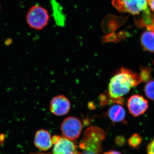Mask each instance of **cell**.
<instances>
[{
    "mask_svg": "<svg viewBox=\"0 0 154 154\" xmlns=\"http://www.w3.org/2000/svg\"><path fill=\"white\" fill-rule=\"evenodd\" d=\"M49 19V14L47 10L38 5L31 7L26 16L28 25L35 30H41L45 28Z\"/></svg>",
    "mask_w": 154,
    "mask_h": 154,
    "instance_id": "obj_3",
    "label": "cell"
},
{
    "mask_svg": "<svg viewBox=\"0 0 154 154\" xmlns=\"http://www.w3.org/2000/svg\"><path fill=\"white\" fill-rule=\"evenodd\" d=\"M148 101L142 96L135 94L131 96L127 102L130 113L134 117L143 115L149 108Z\"/></svg>",
    "mask_w": 154,
    "mask_h": 154,
    "instance_id": "obj_6",
    "label": "cell"
},
{
    "mask_svg": "<svg viewBox=\"0 0 154 154\" xmlns=\"http://www.w3.org/2000/svg\"><path fill=\"white\" fill-rule=\"evenodd\" d=\"M70 102L66 96L60 95L56 96L51 100L50 110L53 114L57 116L66 115L70 109Z\"/></svg>",
    "mask_w": 154,
    "mask_h": 154,
    "instance_id": "obj_7",
    "label": "cell"
},
{
    "mask_svg": "<svg viewBox=\"0 0 154 154\" xmlns=\"http://www.w3.org/2000/svg\"><path fill=\"white\" fill-rule=\"evenodd\" d=\"M142 137L138 134H134L128 140V143L131 147L137 149L139 147L142 142Z\"/></svg>",
    "mask_w": 154,
    "mask_h": 154,
    "instance_id": "obj_14",
    "label": "cell"
},
{
    "mask_svg": "<svg viewBox=\"0 0 154 154\" xmlns=\"http://www.w3.org/2000/svg\"><path fill=\"white\" fill-rule=\"evenodd\" d=\"M148 5L152 12H153L154 15V0H147Z\"/></svg>",
    "mask_w": 154,
    "mask_h": 154,
    "instance_id": "obj_16",
    "label": "cell"
},
{
    "mask_svg": "<svg viewBox=\"0 0 154 154\" xmlns=\"http://www.w3.org/2000/svg\"><path fill=\"white\" fill-rule=\"evenodd\" d=\"M53 154H81L78 151L77 146L72 140L60 136L57 141L54 144Z\"/></svg>",
    "mask_w": 154,
    "mask_h": 154,
    "instance_id": "obj_8",
    "label": "cell"
},
{
    "mask_svg": "<svg viewBox=\"0 0 154 154\" xmlns=\"http://www.w3.org/2000/svg\"><path fill=\"white\" fill-rule=\"evenodd\" d=\"M142 47L146 51L154 53V32L152 30H145L140 37Z\"/></svg>",
    "mask_w": 154,
    "mask_h": 154,
    "instance_id": "obj_11",
    "label": "cell"
},
{
    "mask_svg": "<svg viewBox=\"0 0 154 154\" xmlns=\"http://www.w3.org/2000/svg\"><path fill=\"white\" fill-rule=\"evenodd\" d=\"M105 137L103 130L96 126L88 128L84 133L80 148L84 151L99 154L102 152V143Z\"/></svg>",
    "mask_w": 154,
    "mask_h": 154,
    "instance_id": "obj_2",
    "label": "cell"
},
{
    "mask_svg": "<svg viewBox=\"0 0 154 154\" xmlns=\"http://www.w3.org/2000/svg\"><path fill=\"white\" fill-rule=\"evenodd\" d=\"M144 91L148 98L154 101V80L147 82L144 87Z\"/></svg>",
    "mask_w": 154,
    "mask_h": 154,
    "instance_id": "obj_13",
    "label": "cell"
},
{
    "mask_svg": "<svg viewBox=\"0 0 154 154\" xmlns=\"http://www.w3.org/2000/svg\"><path fill=\"white\" fill-rule=\"evenodd\" d=\"M147 30H152V31H153L154 32V22L153 24L150 27L147 28Z\"/></svg>",
    "mask_w": 154,
    "mask_h": 154,
    "instance_id": "obj_18",
    "label": "cell"
},
{
    "mask_svg": "<svg viewBox=\"0 0 154 154\" xmlns=\"http://www.w3.org/2000/svg\"><path fill=\"white\" fill-rule=\"evenodd\" d=\"M153 64H154V60L153 61Z\"/></svg>",
    "mask_w": 154,
    "mask_h": 154,
    "instance_id": "obj_22",
    "label": "cell"
},
{
    "mask_svg": "<svg viewBox=\"0 0 154 154\" xmlns=\"http://www.w3.org/2000/svg\"><path fill=\"white\" fill-rule=\"evenodd\" d=\"M147 154H154V139L148 144L147 146Z\"/></svg>",
    "mask_w": 154,
    "mask_h": 154,
    "instance_id": "obj_15",
    "label": "cell"
},
{
    "mask_svg": "<svg viewBox=\"0 0 154 154\" xmlns=\"http://www.w3.org/2000/svg\"><path fill=\"white\" fill-rule=\"evenodd\" d=\"M52 4L54 17L57 24L58 26H64L65 17H63V14L59 7L58 4L55 1H54V2H52Z\"/></svg>",
    "mask_w": 154,
    "mask_h": 154,
    "instance_id": "obj_12",
    "label": "cell"
},
{
    "mask_svg": "<svg viewBox=\"0 0 154 154\" xmlns=\"http://www.w3.org/2000/svg\"><path fill=\"white\" fill-rule=\"evenodd\" d=\"M81 154H96L94 153V152H92L84 151V152L82 153H81Z\"/></svg>",
    "mask_w": 154,
    "mask_h": 154,
    "instance_id": "obj_19",
    "label": "cell"
},
{
    "mask_svg": "<svg viewBox=\"0 0 154 154\" xmlns=\"http://www.w3.org/2000/svg\"><path fill=\"white\" fill-rule=\"evenodd\" d=\"M30 154H44V153H37Z\"/></svg>",
    "mask_w": 154,
    "mask_h": 154,
    "instance_id": "obj_20",
    "label": "cell"
},
{
    "mask_svg": "<svg viewBox=\"0 0 154 154\" xmlns=\"http://www.w3.org/2000/svg\"><path fill=\"white\" fill-rule=\"evenodd\" d=\"M0 9H1V5H0Z\"/></svg>",
    "mask_w": 154,
    "mask_h": 154,
    "instance_id": "obj_21",
    "label": "cell"
},
{
    "mask_svg": "<svg viewBox=\"0 0 154 154\" xmlns=\"http://www.w3.org/2000/svg\"><path fill=\"white\" fill-rule=\"evenodd\" d=\"M52 139L50 134L45 130L36 131L34 138V145L41 151H47L52 146Z\"/></svg>",
    "mask_w": 154,
    "mask_h": 154,
    "instance_id": "obj_9",
    "label": "cell"
},
{
    "mask_svg": "<svg viewBox=\"0 0 154 154\" xmlns=\"http://www.w3.org/2000/svg\"><path fill=\"white\" fill-rule=\"evenodd\" d=\"M143 82L140 73L122 67L110 79L107 94L112 99H122L131 88Z\"/></svg>",
    "mask_w": 154,
    "mask_h": 154,
    "instance_id": "obj_1",
    "label": "cell"
},
{
    "mask_svg": "<svg viewBox=\"0 0 154 154\" xmlns=\"http://www.w3.org/2000/svg\"><path fill=\"white\" fill-rule=\"evenodd\" d=\"M112 4L119 13L139 15L148 9L147 0H113Z\"/></svg>",
    "mask_w": 154,
    "mask_h": 154,
    "instance_id": "obj_4",
    "label": "cell"
},
{
    "mask_svg": "<svg viewBox=\"0 0 154 154\" xmlns=\"http://www.w3.org/2000/svg\"><path fill=\"white\" fill-rule=\"evenodd\" d=\"M107 115L113 122H123L125 120V110L122 105L116 104L109 108Z\"/></svg>",
    "mask_w": 154,
    "mask_h": 154,
    "instance_id": "obj_10",
    "label": "cell"
},
{
    "mask_svg": "<svg viewBox=\"0 0 154 154\" xmlns=\"http://www.w3.org/2000/svg\"><path fill=\"white\" fill-rule=\"evenodd\" d=\"M82 122L76 117L69 116L65 119L61 127L64 137L71 140H74L79 137L82 132Z\"/></svg>",
    "mask_w": 154,
    "mask_h": 154,
    "instance_id": "obj_5",
    "label": "cell"
},
{
    "mask_svg": "<svg viewBox=\"0 0 154 154\" xmlns=\"http://www.w3.org/2000/svg\"><path fill=\"white\" fill-rule=\"evenodd\" d=\"M103 154H122L119 152L116 151H109L107 152L104 153Z\"/></svg>",
    "mask_w": 154,
    "mask_h": 154,
    "instance_id": "obj_17",
    "label": "cell"
}]
</instances>
